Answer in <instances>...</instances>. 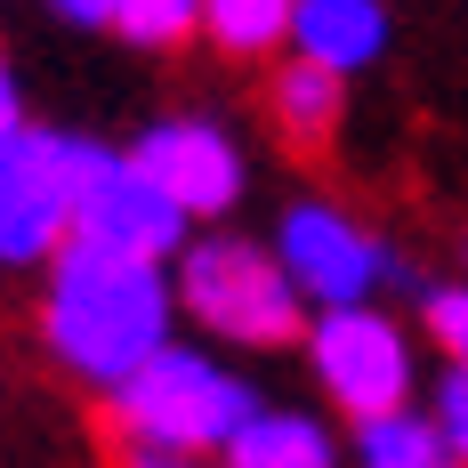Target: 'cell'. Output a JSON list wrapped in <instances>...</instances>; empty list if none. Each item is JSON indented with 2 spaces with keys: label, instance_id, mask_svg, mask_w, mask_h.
Wrapping results in <instances>:
<instances>
[{
  "label": "cell",
  "instance_id": "obj_1",
  "mask_svg": "<svg viewBox=\"0 0 468 468\" xmlns=\"http://www.w3.org/2000/svg\"><path fill=\"white\" fill-rule=\"evenodd\" d=\"M178 315V275H162L154 259H122V250H97V242H65L48 259V307L41 331L57 347V364L90 388H130V379L178 347L170 339Z\"/></svg>",
  "mask_w": 468,
  "mask_h": 468
},
{
  "label": "cell",
  "instance_id": "obj_2",
  "mask_svg": "<svg viewBox=\"0 0 468 468\" xmlns=\"http://www.w3.org/2000/svg\"><path fill=\"white\" fill-rule=\"evenodd\" d=\"M250 420H259V396L202 347H162L130 388H113V428L130 436V452H162V461L234 452Z\"/></svg>",
  "mask_w": 468,
  "mask_h": 468
},
{
  "label": "cell",
  "instance_id": "obj_3",
  "mask_svg": "<svg viewBox=\"0 0 468 468\" xmlns=\"http://www.w3.org/2000/svg\"><path fill=\"white\" fill-rule=\"evenodd\" d=\"M178 307L210 339H234V347H291V339H307L299 282L282 275L275 242H250V234H202V242H186Z\"/></svg>",
  "mask_w": 468,
  "mask_h": 468
},
{
  "label": "cell",
  "instance_id": "obj_4",
  "mask_svg": "<svg viewBox=\"0 0 468 468\" xmlns=\"http://www.w3.org/2000/svg\"><path fill=\"white\" fill-rule=\"evenodd\" d=\"M73 242H97V250L162 267V259H186L194 218L145 178L130 154H113L97 138H73Z\"/></svg>",
  "mask_w": 468,
  "mask_h": 468
},
{
  "label": "cell",
  "instance_id": "obj_5",
  "mask_svg": "<svg viewBox=\"0 0 468 468\" xmlns=\"http://www.w3.org/2000/svg\"><path fill=\"white\" fill-rule=\"evenodd\" d=\"M307 364H315L324 396L356 428L388 420V412H412V339L379 307H331V315H315L307 324Z\"/></svg>",
  "mask_w": 468,
  "mask_h": 468
},
{
  "label": "cell",
  "instance_id": "obj_6",
  "mask_svg": "<svg viewBox=\"0 0 468 468\" xmlns=\"http://www.w3.org/2000/svg\"><path fill=\"white\" fill-rule=\"evenodd\" d=\"M275 259L282 275L299 282V299L331 315V307H372L379 282H396V259H388V242L364 234L339 202H291L275 227Z\"/></svg>",
  "mask_w": 468,
  "mask_h": 468
},
{
  "label": "cell",
  "instance_id": "obj_7",
  "mask_svg": "<svg viewBox=\"0 0 468 468\" xmlns=\"http://www.w3.org/2000/svg\"><path fill=\"white\" fill-rule=\"evenodd\" d=\"M73 242V130H16L0 145V267H41Z\"/></svg>",
  "mask_w": 468,
  "mask_h": 468
},
{
  "label": "cell",
  "instance_id": "obj_8",
  "mask_svg": "<svg viewBox=\"0 0 468 468\" xmlns=\"http://www.w3.org/2000/svg\"><path fill=\"white\" fill-rule=\"evenodd\" d=\"M130 162H138L186 218H218V210L242 202V145H234L218 122H202V113H178V122L138 130Z\"/></svg>",
  "mask_w": 468,
  "mask_h": 468
},
{
  "label": "cell",
  "instance_id": "obj_9",
  "mask_svg": "<svg viewBox=\"0 0 468 468\" xmlns=\"http://www.w3.org/2000/svg\"><path fill=\"white\" fill-rule=\"evenodd\" d=\"M291 57L324 65V73H364L388 57V0H299L291 25Z\"/></svg>",
  "mask_w": 468,
  "mask_h": 468
},
{
  "label": "cell",
  "instance_id": "obj_10",
  "mask_svg": "<svg viewBox=\"0 0 468 468\" xmlns=\"http://www.w3.org/2000/svg\"><path fill=\"white\" fill-rule=\"evenodd\" d=\"M267 105H275V130L291 145H315L339 130V105H347V81L339 73H324V65H307V57H291V65H275V81H267Z\"/></svg>",
  "mask_w": 468,
  "mask_h": 468
},
{
  "label": "cell",
  "instance_id": "obj_11",
  "mask_svg": "<svg viewBox=\"0 0 468 468\" xmlns=\"http://www.w3.org/2000/svg\"><path fill=\"white\" fill-rule=\"evenodd\" d=\"M227 468H339V444H331L324 420H307V412H267V404H259V420L234 436Z\"/></svg>",
  "mask_w": 468,
  "mask_h": 468
},
{
  "label": "cell",
  "instance_id": "obj_12",
  "mask_svg": "<svg viewBox=\"0 0 468 468\" xmlns=\"http://www.w3.org/2000/svg\"><path fill=\"white\" fill-rule=\"evenodd\" d=\"M356 468H461V452L444 444L436 412H388L356 428Z\"/></svg>",
  "mask_w": 468,
  "mask_h": 468
},
{
  "label": "cell",
  "instance_id": "obj_13",
  "mask_svg": "<svg viewBox=\"0 0 468 468\" xmlns=\"http://www.w3.org/2000/svg\"><path fill=\"white\" fill-rule=\"evenodd\" d=\"M299 0H202V33L227 57H259V48H291Z\"/></svg>",
  "mask_w": 468,
  "mask_h": 468
},
{
  "label": "cell",
  "instance_id": "obj_14",
  "mask_svg": "<svg viewBox=\"0 0 468 468\" xmlns=\"http://www.w3.org/2000/svg\"><path fill=\"white\" fill-rule=\"evenodd\" d=\"M113 33L130 48H178L202 33V0H122L113 8Z\"/></svg>",
  "mask_w": 468,
  "mask_h": 468
},
{
  "label": "cell",
  "instance_id": "obj_15",
  "mask_svg": "<svg viewBox=\"0 0 468 468\" xmlns=\"http://www.w3.org/2000/svg\"><path fill=\"white\" fill-rule=\"evenodd\" d=\"M420 315H428V339L444 347V364H468V282H436L420 299Z\"/></svg>",
  "mask_w": 468,
  "mask_h": 468
},
{
  "label": "cell",
  "instance_id": "obj_16",
  "mask_svg": "<svg viewBox=\"0 0 468 468\" xmlns=\"http://www.w3.org/2000/svg\"><path fill=\"white\" fill-rule=\"evenodd\" d=\"M436 428L468 468V364H444V379H436Z\"/></svg>",
  "mask_w": 468,
  "mask_h": 468
},
{
  "label": "cell",
  "instance_id": "obj_17",
  "mask_svg": "<svg viewBox=\"0 0 468 468\" xmlns=\"http://www.w3.org/2000/svg\"><path fill=\"white\" fill-rule=\"evenodd\" d=\"M113 8H122V0H48V16L81 25V33H97V25H113Z\"/></svg>",
  "mask_w": 468,
  "mask_h": 468
},
{
  "label": "cell",
  "instance_id": "obj_18",
  "mask_svg": "<svg viewBox=\"0 0 468 468\" xmlns=\"http://www.w3.org/2000/svg\"><path fill=\"white\" fill-rule=\"evenodd\" d=\"M16 130H33V122H25V90H16V73L0 65V145L16 138Z\"/></svg>",
  "mask_w": 468,
  "mask_h": 468
}]
</instances>
